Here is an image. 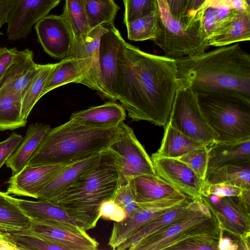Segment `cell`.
<instances>
[{
    "instance_id": "obj_1",
    "label": "cell",
    "mask_w": 250,
    "mask_h": 250,
    "mask_svg": "<svg viewBox=\"0 0 250 250\" xmlns=\"http://www.w3.org/2000/svg\"><path fill=\"white\" fill-rule=\"evenodd\" d=\"M180 85L175 60L146 53L125 42L118 61L116 98L132 121L165 127Z\"/></svg>"
},
{
    "instance_id": "obj_2",
    "label": "cell",
    "mask_w": 250,
    "mask_h": 250,
    "mask_svg": "<svg viewBox=\"0 0 250 250\" xmlns=\"http://www.w3.org/2000/svg\"><path fill=\"white\" fill-rule=\"evenodd\" d=\"M175 61L180 84L197 95L228 93L250 102V55L238 42Z\"/></svg>"
},
{
    "instance_id": "obj_3",
    "label": "cell",
    "mask_w": 250,
    "mask_h": 250,
    "mask_svg": "<svg viewBox=\"0 0 250 250\" xmlns=\"http://www.w3.org/2000/svg\"><path fill=\"white\" fill-rule=\"evenodd\" d=\"M118 173L108 148L97 162L50 201L63 208L84 229L96 227L102 203L110 199L118 184Z\"/></svg>"
},
{
    "instance_id": "obj_4",
    "label": "cell",
    "mask_w": 250,
    "mask_h": 250,
    "mask_svg": "<svg viewBox=\"0 0 250 250\" xmlns=\"http://www.w3.org/2000/svg\"><path fill=\"white\" fill-rule=\"evenodd\" d=\"M119 126L94 127L72 119L50 128L27 165L70 164L107 149L121 136Z\"/></svg>"
},
{
    "instance_id": "obj_5",
    "label": "cell",
    "mask_w": 250,
    "mask_h": 250,
    "mask_svg": "<svg viewBox=\"0 0 250 250\" xmlns=\"http://www.w3.org/2000/svg\"><path fill=\"white\" fill-rule=\"evenodd\" d=\"M197 95L204 116L218 135L217 142L231 143L250 139V102L224 93Z\"/></svg>"
},
{
    "instance_id": "obj_6",
    "label": "cell",
    "mask_w": 250,
    "mask_h": 250,
    "mask_svg": "<svg viewBox=\"0 0 250 250\" xmlns=\"http://www.w3.org/2000/svg\"><path fill=\"white\" fill-rule=\"evenodd\" d=\"M157 30L152 40L165 56L177 60L201 55L209 48L201 20L191 26L173 16L166 0H157Z\"/></svg>"
},
{
    "instance_id": "obj_7",
    "label": "cell",
    "mask_w": 250,
    "mask_h": 250,
    "mask_svg": "<svg viewBox=\"0 0 250 250\" xmlns=\"http://www.w3.org/2000/svg\"><path fill=\"white\" fill-rule=\"evenodd\" d=\"M221 229L215 217L202 202L180 220L141 239L129 250H167L171 245L197 235L220 237Z\"/></svg>"
},
{
    "instance_id": "obj_8",
    "label": "cell",
    "mask_w": 250,
    "mask_h": 250,
    "mask_svg": "<svg viewBox=\"0 0 250 250\" xmlns=\"http://www.w3.org/2000/svg\"><path fill=\"white\" fill-rule=\"evenodd\" d=\"M168 122L186 136L206 146L218 140V135L201 111L197 94L188 86L180 84L177 90Z\"/></svg>"
},
{
    "instance_id": "obj_9",
    "label": "cell",
    "mask_w": 250,
    "mask_h": 250,
    "mask_svg": "<svg viewBox=\"0 0 250 250\" xmlns=\"http://www.w3.org/2000/svg\"><path fill=\"white\" fill-rule=\"evenodd\" d=\"M119 125L122 130L121 136L108 147L118 169L117 187L126 185L139 176L156 174L151 158L133 129L124 122Z\"/></svg>"
},
{
    "instance_id": "obj_10",
    "label": "cell",
    "mask_w": 250,
    "mask_h": 250,
    "mask_svg": "<svg viewBox=\"0 0 250 250\" xmlns=\"http://www.w3.org/2000/svg\"><path fill=\"white\" fill-rule=\"evenodd\" d=\"M208 208L225 231L239 236L250 235V189L239 196H202Z\"/></svg>"
},
{
    "instance_id": "obj_11",
    "label": "cell",
    "mask_w": 250,
    "mask_h": 250,
    "mask_svg": "<svg viewBox=\"0 0 250 250\" xmlns=\"http://www.w3.org/2000/svg\"><path fill=\"white\" fill-rule=\"evenodd\" d=\"M99 51L97 90L104 96L116 101L115 86L119 57L125 41L114 23L104 24Z\"/></svg>"
},
{
    "instance_id": "obj_12",
    "label": "cell",
    "mask_w": 250,
    "mask_h": 250,
    "mask_svg": "<svg viewBox=\"0 0 250 250\" xmlns=\"http://www.w3.org/2000/svg\"><path fill=\"white\" fill-rule=\"evenodd\" d=\"M31 221V232L65 250H95L99 246L97 241L79 226L52 220Z\"/></svg>"
},
{
    "instance_id": "obj_13",
    "label": "cell",
    "mask_w": 250,
    "mask_h": 250,
    "mask_svg": "<svg viewBox=\"0 0 250 250\" xmlns=\"http://www.w3.org/2000/svg\"><path fill=\"white\" fill-rule=\"evenodd\" d=\"M61 0H11L8 12L7 35L15 41L25 37L33 26L47 16Z\"/></svg>"
},
{
    "instance_id": "obj_14",
    "label": "cell",
    "mask_w": 250,
    "mask_h": 250,
    "mask_svg": "<svg viewBox=\"0 0 250 250\" xmlns=\"http://www.w3.org/2000/svg\"><path fill=\"white\" fill-rule=\"evenodd\" d=\"M35 29L38 41L47 54L61 60L68 56L73 36L62 14L46 16L35 24Z\"/></svg>"
},
{
    "instance_id": "obj_15",
    "label": "cell",
    "mask_w": 250,
    "mask_h": 250,
    "mask_svg": "<svg viewBox=\"0 0 250 250\" xmlns=\"http://www.w3.org/2000/svg\"><path fill=\"white\" fill-rule=\"evenodd\" d=\"M71 164L26 165L9 179L5 193L37 199L38 192Z\"/></svg>"
},
{
    "instance_id": "obj_16",
    "label": "cell",
    "mask_w": 250,
    "mask_h": 250,
    "mask_svg": "<svg viewBox=\"0 0 250 250\" xmlns=\"http://www.w3.org/2000/svg\"><path fill=\"white\" fill-rule=\"evenodd\" d=\"M106 30L104 25H101L83 36L74 39L67 57L75 58L79 64L83 74L80 83L95 90H97L100 39Z\"/></svg>"
},
{
    "instance_id": "obj_17",
    "label": "cell",
    "mask_w": 250,
    "mask_h": 250,
    "mask_svg": "<svg viewBox=\"0 0 250 250\" xmlns=\"http://www.w3.org/2000/svg\"><path fill=\"white\" fill-rule=\"evenodd\" d=\"M156 174L187 196L201 202L205 181L175 158L151 159Z\"/></svg>"
},
{
    "instance_id": "obj_18",
    "label": "cell",
    "mask_w": 250,
    "mask_h": 250,
    "mask_svg": "<svg viewBox=\"0 0 250 250\" xmlns=\"http://www.w3.org/2000/svg\"><path fill=\"white\" fill-rule=\"evenodd\" d=\"M183 201L162 200L141 204L142 208L133 216L114 223L108 245L112 249L116 250L121 244L148 222Z\"/></svg>"
},
{
    "instance_id": "obj_19",
    "label": "cell",
    "mask_w": 250,
    "mask_h": 250,
    "mask_svg": "<svg viewBox=\"0 0 250 250\" xmlns=\"http://www.w3.org/2000/svg\"><path fill=\"white\" fill-rule=\"evenodd\" d=\"M130 185L139 204L162 200L184 201L188 197L157 174L137 177Z\"/></svg>"
},
{
    "instance_id": "obj_20",
    "label": "cell",
    "mask_w": 250,
    "mask_h": 250,
    "mask_svg": "<svg viewBox=\"0 0 250 250\" xmlns=\"http://www.w3.org/2000/svg\"><path fill=\"white\" fill-rule=\"evenodd\" d=\"M39 65L34 61L32 51L28 48L19 51L15 61L0 81V86L8 88L21 100L23 91Z\"/></svg>"
},
{
    "instance_id": "obj_21",
    "label": "cell",
    "mask_w": 250,
    "mask_h": 250,
    "mask_svg": "<svg viewBox=\"0 0 250 250\" xmlns=\"http://www.w3.org/2000/svg\"><path fill=\"white\" fill-rule=\"evenodd\" d=\"M198 201H199L188 197L181 204L148 222L121 244L116 250H128L145 237L180 220L190 212Z\"/></svg>"
},
{
    "instance_id": "obj_22",
    "label": "cell",
    "mask_w": 250,
    "mask_h": 250,
    "mask_svg": "<svg viewBox=\"0 0 250 250\" xmlns=\"http://www.w3.org/2000/svg\"><path fill=\"white\" fill-rule=\"evenodd\" d=\"M125 117V110L122 105L110 102L75 112L70 119L91 127H109L119 126Z\"/></svg>"
},
{
    "instance_id": "obj_23",
    "label": "cell",
    "mask_w": 250,
    "mask_h": 250,
    "mask_svg": "<svg viewBox=\"0 0 250 250\" xmlns=\"http://www.w3.org/2000/svg\"><path fill=\"white\" fill-rule=\"evenodd\" d=\"M208 148L207 175L223 165L250 163V139L231 143L216 142Z\"/></svg>"
},
{
    "instance_id": "obj_24",
    "label": "cell",
    "mask_w": 250,
    "mask_h": 250,
    "mask_svg": "<svg viewBox=\"0 0 250 250\" xmlns=\"http://www.w3.org/2000/svg\"><path fill=\"white\" fill-rule=\"evenodd\" d=\"M51 128L48 125L31 124L27 129L23 139L5 163L12 175L20 171L27 164L39 145Z\"/></svg>"
},
{
    "instance_id": "obj_25",
    "label": "cell",
    "mask_w": 250,
    "mask_h": 250,
    "mask_svg": "<svg viewBox=\"0 0 250 250\" xmlns=\"http://www.w3.org/2000/svg\"><path fill=\"white\" fill-rule=\"evenodd\" d=\"M101 153L71 164L38 192L37 199L49 201L62 192L97 162Z\"/></svg>"
},
{
    "instance_id": "obj_26",
    "label": "cell",
    "mask_w": 250,
    "mask_h": 250,
    "mask_svg": "<svg viewBox=\"0 0 250 250\" xmlns=\"http://www.w3.org/2000/svg\"><path fill=\"white\" fill-rule=\"evenodd\" d=\"M165 127L161 145L151 159L177 158L194 149L206 146L186 136L168 122Z\"/></svg>"
},
{
    "instance_id": "obj_27",
    "label": "cell",
    "mask_w": 250,
    "mask_h": 250,
    "mask_svg": "<svg viewBox=\"0 0 250 250\" xmlns=\"http://www.w3.org/2000/svg\"><path fill=\"white\" fill-rule=\"evenodd\" d=\"M8 197L31 219L60 221L81 227L63 208L50 201L18 199L9 195Z\"/></svg>"
},
{
    "instance_id": "obj_28",
    "label": "cell",
    "mask_w": 250,
    "mask_h": 250,
    "mask_svg": "<svg viewBox=\"0 0 250 250\" xmlns=\"http://www.w3.org/2000/svg\"><path fill=\"white\" fill-rule=\"evenodd\" d=\"M250 39V12H239L233 21L217 34L208 38L209 46L222 47Z\"/></svg>"
},
{
    "instance_id": "obj_29",
    "label": "cell",
    "mask_w": 250,
    "mask_h": 250,
    "mask_svg": "<svg viewBox=\"0 0 250 250\" xmlns=\"http://www.w3.org/2000/svg\"><path fill=\"white\" fill-rule=\"evenodd\" d=\"M31 221L21 209L0 191V231L7 233L30 230Z\"/></svg>"
},
{
    "instance_id": "obj_30",
    "label": "cell",
    "mask_w": 250,
    "mask_h": 250,
    "mask_svg": "<svg viewBox=\"0 0 250 250\" xmlns=\"http://www.w3.org/2000/svg\"><path fill=\"white\" fill-rule=\"evenodd\" d=\"M208 184L223 183L250 189V163L229 164L212 170L205 179Z\"/></svg>"
},
{
    "instance_id": "obj_31",
    "label": "cell",
    "mask_w": 250,
    "mask_h": 250,
    "mask_svg": "<svg viewBox=\"0 0 250 250\" xmlns=\"http://www.w3.org/2000/svg\"><path fill=\"white\" fill-rule=\"evenodd\" d=\"M83 74L78 61L67 57L56 63L51 71L43 87L42 97L51 90L63 85L74 83H80Z\"/></svg>"
},
{
    "instance_id": "obj_32",
    "label": "cell",
    "mask_w": 250,
    "mask_h": 250,
    "mask_svg": "<svg viewBox=\"0 0 250 250\" xmlns=\"http://www.w3.org/2000/svg\"><path fill=\"white\" fill-rule=\"evenodd\" d=\"M27 121L21 114V99L8 88L0 86V131L24 127Z\"/></svg>"
},
{
    "instance_id": "obj_33",
    "label": "cell",
    "mask_w": 250,
    "mask_h": 250,
    "mask_svg": "<svg viewBox=\"0 0 250 250\" xmlns=\"http://www.w3.org/2000/svg\"><path fill=\"white\" fill-rule=\"evenodd\" d=\"M55 63L39 64V67L25 87L21 100V114L24 120L27 118L42 93L46 80Z\"/></svg>"
},
{
    "instance_id": "obj_34",
    "label": "cell",
    "mask_w": 250,
    "mask_h": 250,
    "mask_svg": "<svg viewBox=\"0 0 250 250\" xmlns=\"http://www.w3.org/2000/svg\"><path fill=\"white\" fill-rule=\"evenodd\" d=\"M90 29L114 23L119 6L114 0H83Z\"/></svg>"
},
{
    "instance_id": "obj_35",
    "label": "cell",
    "mask_w": 250,
    "mask_h": 250,
    "mask_svg": "<svg viewBox=\"0 0 250 250\" xmlns=\"http://www.w3.org/2000/svg\"><path fill=\"white\" fill-rule=\"evenodd\" d=\"M62 14L71 31L73 39L83 36L91 30L83 0H65Z\"/></svg>"
},
{
    "instance_id": "obj_36",
    "label": "cell",
    "mask_w": 250,
    "mask_h": 250,
    "mask_svg": "<svg viewBox=\"0 0 250 250\" xmlns=\"http://www.w3.org/2000/svg\"><path fill=\"white\" fill-rule=\"evenodd\" d=\"M157 21L156 10L128 23L125 25L128 39L133 41L152 40L157 33Z\"/></svg>"
},
{
    "instance_id": "obj_37",
    "label": "cell",
    "mask_w": 250,
    "mask_h": 250,
    "mask_svg": "<svg viewBox=\"0 0 250 250\" xmlns=\"http://www.w3.org/2000/svg\"><path fill=\"white\" fill-rule=\"evenodd\" d=\"M7 233L18 250H65L64 248L51 243L31 230Z\"/></svg>"
},
{
    "instance_id": "obj_38",
    "label": "cell",
    "mask_w": 250,
    "mask_h": 250,
    "mask_svg": "<svg viewBox=\"0 0 250 250\" xmlns=\"http://www.w3.org/2000/svg\"><path fill=\"white\" fill-rule=\"evenodd\" d=\"M220 236H194L171 245L167 250H219Z\"/></svg>"
},
{
    "instance_id": "obj_39",
    "label": "cell",
    "mask_w": 250,
    "mask_h": 250,
    "mask_svg": "<svg viewBox=\"0 0 250 250\" xmlns=\"http://www.w3.org/2000/svg\"><path fill=\"white\" fill-rule=\"evenodd\" d=\"M208 146L194 149L177 159L187 165L200 178L205 181L208 166Z\"/></svg>"
},
{
    "instance_id": "obj_40",
    "label": "cell",
    "mask_w": 250,
    "mask_h": 250,
    "mask_svg": "<svg viewBox=\"0 0 250 250\" xmlns=\"http://www.w3.org/2000/svg\"><path fill=\"white\" fill-rule=\"evenodd\" d=\"M124 23H128L156 11L157 0H125Z\"/></svg>"
},
{
    "instance_id": "obj_41",
    "label": "cell",
    "mask_w": 250,
    "mask_h": 250,
    "mask_svg": "<svg viewBox=\"0 0 250 250\" xmlns=\"http://www.w3.org/2000/svg\"><path fill=\"white\" fill-rule=\"evenodd\" d=\"M110 199L125 209L127 217H132L143 207L142 204L136 202L130 183L117 187Z\"/></svg>"
},
{
    "instance_id": "obj_42",
    "label": "cell",
    "mask_w": 250,
    "mask_h": 250,
    "mask_svg": "<svg viewBox=\"0 0 250 250\" xmlns=\"http://www.w3.org/2000/svg\"><path fill=\"white\" fill-rule=\"evenodd\" d=\"M242 192L243 189L236 186L223 183L208 184L205 182L202 189V195H216L222 197L239 196Z\"/></svg>"
},
{
    "instance_id": "obj_43",
    "label": "cell",
    "mask_w": 250,
    "mask_h": 250,
    "mask_svg": "<svg viewBox=\"0 0 250 250\" xmlns=\"http://www.w3.org/2000/svg\"><path fill=\"white\" fill-rule=\"evenodd\" d=\"M100 217L106 220L119 222L127 217L125 209L113 200L109 199L103 202L100 208Z\"/></svg>"
},
{
    "instance_id": "obj_44",
    "label": "cell",
    "mask_w": 250,
    "mask_h": 250,
    "mask_svg": "<svg viewBox=\"0 0 250 250\" xmlns=\"http://www.w3.org/2000/svg\"><path fill=\"white\" fill-rule=\"evenodd\" d=\"M23 139L22 135L13 132L6 139L0 142V168L5 164Z\"/></svg>"
},
{
    "instance_id": "obj_45",
    "label": "cell",
    "mask_w": 250,
    "mask_h": 250,
    "mask_svg": "<svg viewBox=\"0 0 250 250\" xmlns=\"http://www.w3.org/2000/svg\"><path fill=\"white\" fill-rule=\"evenodd\" d=\"M17 48H0V81L19 55Z\"/></svg>"
},
{
    "instance_id": "obj_46",
    "label": "cell",
    "mask_w": 250,
    "mask_h": 250,
    "mask_svg": "<svg viewBox=\"0 0 250 250\" xmlns=\"http://www.w3.org/2000/svg\"><path fill=\"white\" fill-rule=\"evenodd\" d=\"M205 1V0H189L184 15V21L188 26H191L199 21L195 19L196 14Z\"/></svg>"
},
{
    "instance_id": "obj_47",
    "label": "cell",
    "mask_w": 250,
    "mask_h": 250,
    "mask_svg": "<svg viewBox=\"0 0 250 250\" xmlns=\"http://www.w3.org/2000/svg\"><path fill=\"white\" fill-rule=\"evenodd\" d=\"M232 0H205L197 10L195 19L200 20V17L202 12L209 7L214 8L227 7L232 9Z\"/></svg>"
},
{
    "instance_id": "obj_48",
    "label": "cell",
    "mask_w": 250,
    "mask_h": 250,
    "mask_svg": "<svg viewBox=\"0 0 250 250\" xmlns=\"http://www.w3.org/2000/svg\"><path fill=\"white\" fill-rule=\"evenodd\" d=\"M166 0L171 14L184 21V15L189 0Z\"/></svg>"
},
{
    "instance_id": "obj_49",
    "label": "cell",
    "mask_w": 250,
    "mask_h": 250,
    "mask_svg": "<svg viewBox=\"0 0 250 250\" xmlns=\"http://www.w3.org/2000/svg\"><path fill=\"white\" fill-rule=\"evenodd\" d=\"M0 250H18L16 245L6 232L0 231Z\"/></svg>"
},
{
    "instance_id": "obj_50",
    "label": "cell",
    "mask_w": 250,
    "mask_h": 250,
    "mask_svg": "<svg viewBox=\"0 0 250 250\" xmlns=\"http://www.w3.org/2000/svg\"><path fill=\"white\" fill-rule=\"evenodd\" d=\"M11 0H0V29L7 23L8 12Z\"/></svg>"
},
{
    "instance_id": "obj_51",
    "label": "cell",
    "mask_w": 250,
    "mask_h": 250,
    "mask_svg": "<svg viewBox=\"0 0 250 250\" xmlns=\"http://www.w3.org/2000/svg\"><path fill=\"white\" fill-rule=\"evenodd\" d=\"M244 0L247 2V3L248 5H250V0Z\"/></svg>"
},
{
    "instance_id": "obj_52",
    "label": "cell",
    "mask_w": 250,
    "mask_h": 250,
    "mask_svg": "<svg viewBox=\"0 0 250 250\" xmlns=\"http://www.w3.org/2000/svg\"><path fill=\"white\" fill-rule=\"evenodd\" d=\"M96 0V1H101V0Z\"/></svg>"
},
{
    "instance_id": "obj_53",
    "label": "cell",
    "mask_w": 250,
    "mask_h": 250,
    "mask_svg": "<svg viewBox=\"0 0 250 250\" xmlns=\"http://www.w3.org/2000/svg\"><path fill=\"white\" fill-rule=\"evenodd\" d=\"M124 0H123V1H124Z\"/></svg>"
}]
</instances>
